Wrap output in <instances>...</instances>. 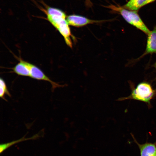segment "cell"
I'll return each mask as SVG.
<instances>
[{
	"mask_svg": "<svg viewBox=\"0 0 156 156\" xmlns=\"http://www.w3.org/2000/svg\"><path fill=\"white\" fill-rule=\"evenodd\" d=\"M147 35L145 50L140 58L147 54L156 53V26L154 27Z\"/></svg>",
	"mask_w": 156,
	"mask_h": 156,
	"instance_id": "cell-7",
	"label": "cell"
},
{
	"mask_svg": "<svg viewBox=\"0 0 156 156\" xmlns=\"http://www.w3.org/2000/svg\"><path fill=\"white\" fill-rule=\"evenodd\" d=\"M120 14L129 24L147 35L150 31L144 23L137 11L127 10L118 5L110 4L105 6Z\"/></svg>",
	"mask_w": 156,
	"mask_h": 156,
	"instance_id": "cell-2",
	"label": "cell"
},
{
	"mask_svg": "<svg viewBox=\"0 0 156 156\" xmlns=\"http://www.w3.org/2000/svg\"><path fill=\"white\" fill-rule=\"evenodd\" d=\"M38 134H36L31 137L28 138H25V135L18 140L6 143L1 144L0 145V153H1L8 148L18 143L30 140L35 139L38 137Z\"/></svg>",
	"mask_w": 156,
	"mask_h": 156,
	"instance_id": "cell-9",
	"label": "cell"
},
{
	"mask_svg": "<svg viewBox=\"0 0 156 156\" xmlns=\"http://www.w3.org/2000/svg\"><path fill=\"white\" fill-rule=\"evenodd\" d=\"M153 66L155 68V70H156V61L155 63L154 64ZM155 80L156 81V77H155Z\"/></svg>",
	"mask_w": 156,
	"mask_h": 156,
	"instance_id": "cell-14",
	"label": "cell"
},
{
	"mask_svg": "<svg viewBox=\"0 0 156 156\" xmlns=\"http://www.w3.org/2000/svg\"><path fill=\"white\" fill-rule=\"evenodd\" d=\"M136 0H129L126 4H130L134 2Z\"/></svg>",
	"mask_w": 156,
	"mask_h": 156,
	"instance_id": "cell-13",
	"label": "cell"
},
{
	"mask_svg": "<svg viewBox=\"0 0 156 156\" xmlns=\"http://www.w3.org/2000/svg\"><path fill=\"white\" fill-rule=\"evenodd\" d=\"M13 71L17 75L23 76H30L29 69L24 62L21 60L12 68Z\"/></svg>",
	"mask_w": 156,
	"mask_h": 156,
	"instance_id": "cell-8",
	"label": "cell"
},
{
	"mask_svg": "<svg viewBox=\"0 0 156 156\" xmlns=\"http://www.w3.org/2000/svg\"><path fill=\"white\" fill-rule=\"evenodd\" d=\"M156 95V90H154L148 82L143 81L132 89L129 96L119 98L118 100L121 101L133 99L145 102L150 106L151 101Z\"/></svg>",
	"mask_w": 156,
	"mask_h": 156,
	"instance_id": "cell-3",
	"label": "cell"
},
{
	"mask_svg": "<svg viewBox=\"0 0 156 156\" xmlns=\"http://www.w3.org/2000/svg\"><path fill=\"white\" fill-rule=\"evenodd\" d=\"M151 3V0H136L130 4H126L123 7L129 10L137 11L142 6Z\"/></svg>",
	"mask_w": 156,
	"mask_h": 156,
	"instance_id": "cell-10",
	"label": "cell"
},
{
	"mask_svg": "<svg viewBox=\"0 0 156 156\" xmlns=\"http://www.w3.org/2000/svg\"><path fill=\"white\" fill-rule=\"evenodd\" d=\"M6 94L10 96V94L7 88L6 84L4 80L1 78L0 79V97L5 100V96Z\"/></svg>",
	"mask_w": 156,
	"mask_h": 156,
	"instance_id": "cell-11",
	"label": "cell"
},
{
	"mask_svg": "<svg viewBox=\"0 0 156 156\" xmlns=\"http://www.w3.org/2000/svg\"><path fill=\"white\" fill-rule=\"evenodd\" d=\"M131 135L134 142L138 145L140 151V156H155L156 155V141L154 143L146 142L143 144L138 142L133 135Z\"/></svg>",
	"mask_w": 156,
	"mask_h": 156,
	"instance_id": "cell-6",
	"label": "cell"
},
{
	"mask_svg": "<svg viewBox=\"0 0 156 156\" xmlns=\"http://www.w3.org/2000/svg\"><path fill=\"white\" fill-rule=\"evenodd\" d=\"M155 0H151V2H153L155 1Z\"/></svg>",
	"mask_w": 156,
	"mask_h": 156,
	"instance_id": "cell-15",
	"label": "cell"
},
{
	"mask_svg": "<svg viewBox=\"0 0 156 156\" xmlns=\"http://www.w3.org/2000/svg\"><path fill=\"white\" fill-rule=\"evenodd\" d=\"M85 4L87 7H91L92 6V3L90 0H85Z\"/></svg>",
	"mask_w": 156,
	"mask_h": 156,
	"instance_id": "cell-12",
	"label": "cell"
},
{
	"mask_svg": "<svg viewBox=\"0 0 156 156\" xmlns=\"http://www.w3.org/2000/svg\"><path fill=\"white\" fill-rule=\"evenodd\" d=\"M24 62L29 69V77H30L38 80L49 82L52 86L53 90L57 87L62 86L51 80L41 70L35 65L25 61Z\"/></svg>",
	"mask_w": 156,
	"mask_h": 156,
	"instance_id": "cell-4",
	"label": "cell"
},
{
	"mask_svg": "<svg viewBox=\"0 0 156 156\" xmlns=\"http://www.w3.org/2000/svg\"><path fill=\"white\" fill-rule=\"evenodd\" d=\"M66 20L69 25L76 27H82L90 24L100 23L104 20L90 19L81 16L72 14L66 17Z\"/></svg>",
	"mask_w": 156,
	"mask_h": 156,
	"instance_id": "cell-5",
	"label": "cell"
},
{
	"mask_svg": "<svg viewBox=\"0 0 156 156\" xmlns=\"http://www.w3.org/2000/svg\"><path fill=\"white\" fill-rule=\"evenodd\" d=\"M155 156H156V155H155Z\"/></svg>",
	"mask_w": 156,
	"mask_h": 156,
	"instance_id": "cell-16",
	"label": "cell"
},
{
	"mask_svg": "<svg viewBox=\"0 0 156 156\" xmlns=\"http://www.w3.org/2000/svg\"><path fill=\"white\" fill-rule=\"evenodd\" d=\"M47 15L49 21L63 36L67 45L72 48L73 44L71 38L73 36L65 13L56 8L52 11L50 14Z\"/></svg>",
	"mask_w": 156,
	"mask_h": 156,
	"instance_id": "cell-1",
	"label": "cell"
}]
</instances>
